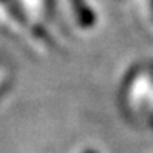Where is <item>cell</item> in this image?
Segmentation results:
<instances>
[{
    "label": "cell",
    "instance_id": "obj_1",
    "mask_svg": "<svg viewBox=\"0 0 153 153\" xmlns=\"http://www.w3.org/2000/svg\"><path fill=\"white\" fill-rule=\"evenodd\" d=\"M71 1H73L76 15L79 16V19H80L85 25H89L91 22H94V16H92V13L89 12V9L86 7L85 0H71Z\"/></svg>",
    "mask_w": 153,
    "mask_h": 153
},
{
    "label": "cell",
    "instance_id": "obj_2",
    "mask_svg": "<svg viewBox=\"0 0 153 153\" xmlns=\"http://www.w3.org/2000/svg\"><path fill=\"white\" fill-rule=\"evenodd\" d=\"M86 153H95V152H91V150H89V152H86Z\"/></svg>",
    "mask_w": 153,
    "mask_h": 153
}]
</instances>
